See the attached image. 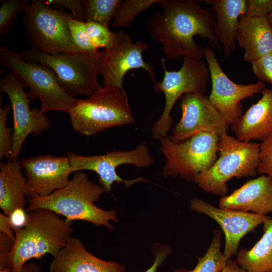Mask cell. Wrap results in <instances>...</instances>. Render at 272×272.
<instances>
[{
    "mask_svg": "<svg viewBox=\"0 0 272 272\" xmlns=\"http://www.w3.org/2000/svg\"><path fill=\"white\" fill-rule=\"evenodd\" d=\"M200 2L160 0L158 4L162 12H155L148 18L149 34L161 44L165 59H202L204 47L194 41L197 36L208 40L212 47H220L216 36L215 15Z\"/></svg>",
    "mask_w": 272,
    "mask_h": 272,
    "instance_id": "1",
    "label": "cell"
},
{
    "mask_svg": "<svg viewBox=\"0 0 272 272\" xmlns=\"http://www.w3.org/2000/svg\"><path fill=\"white\" fill-rule=\"evenodd\" d=\"M104 192L105 190L100 184L91 181L85 172L78 171L62 188L46 196L29 198L27 210L29 212L46 209L65 217L70 222L86 221L111 230L114 228L109 221L117 222L116 212L101 209L94 204Z\"/></svg>",
    "mask_w": 272,
    "mask_h": 272,
    "instance_id": "2",
    "label": "cell"
},
{
    "mask_svg": "<svg viewBox=\"0 0 272 272\" xmlns=\"http://www.w3.org/2000/svg\"><path fill=\"white\" fill-rule=\"evenodd\" d=\"M72 222L55 212L39 209L28 212L24 227L15 228L12 251L13 272L30 259L49 254L54 257L73 237Z\"/></svg>",
    "mask_w": 272,
    "mask_h": 272,
    "instance_id": "3",
    "label": "cell"
},
{
    "mask_svg": "<svg viewBox=\"0 0 272 272\" xmlns=\"http://www.w3.org/2000/svg\"><path fill=\"white\" fill-rule=\"evenodd\" d=\"M259 144L239 141L224 133L219 137V157L208 170L198 175L194 183L204 191L221 197L228 191L227 182L233 177L254 176L259 164Z\"/></svg>",
    "mask_w": 272,
    "mask_h": 272,
    "instance_id": "4",
    "label": "cell"
},
{
    "mask_svg": "<svg viewBox=\"0 0 272 272\" xmlns=\"http://www.w3.org/2000/svg\"><path fill=\"white\" fill-rule=\"evenodd\" d=\"M68 113L73 129L87 136L134 122L125 92L111 86H102L87 99H77Z\"/></svg>",
    "mask_w": 272,
    "mask_h": 272,
    "instance_id": "5",
    "label": "cell"
},
{
    "mask_svg": "<svg viewBox=\"0 0 272 272\" xmlns=\"http://www.w3.org/2000/svg\"><path fill=\"white\" fill-rule=\"evenodd\" d=\"M23 59L44 64L56 75L63 89L73 97L91 96L102 86L98 80L103 51L49 54L33 49L18 52Z\"/></svg>",
    "mask_w": 272,
    "mask_h": 272,
    "instance_id": "6",
    "label": "cell"
},
{
    "mask_svg": "<svg viewBox=\"0 0 272 272\" xmlns=\"http://www.w3.org/2000/svg\"><path fill=\"white\" fill-rule=\"evenodd\" d=\"M0 63L30 89L29 96L31 100H39L42 113L53 111L68 113L77 100L60 86L52 70L40 63L22 58L18 52L1 46Z\"/></svg>",
    "mask_w": 272,
    "mask_h": 272,
    "instance_id": "7",
    "label": "cell"
},
{
    "mask_svg": "<svg viewBox=\"0 0 272 272\" xmlns=\"http://www.w3.org/2000/svg\"><path fill=\"white\" fill-rule=\"evenodd\" d=\"M70 14L55 9L44 0H33L23 12L22 25L32 49L49 54L82 52L72 39Z\"/></svg>",
    "mask_w": 272,
    "mask_h": 272,
    "instance_id": "8",
    "label": "cell"
},
{
    "mask_svg": "<svg viewBox=\"0 0 272 272\" xmlns=\"http://www.w3.org/2000/svg\"><path fill=\"white\" fill-rule=\"evenodd\" d=\"M181 68L176 71H169L162 58L164 70L162 81L154 84L156 93H162L165 96V105L160 118L151 128L152 138L159 140L168 137L173 123L171 112L173 106L183 95L191 92L205 93L210 79L208 66L206 61L190 57H184Z\"/></svg>",
    "mask_w": 272,
    "mask_h": 272,
    "instance_id": "9",
    "label": "cell"
},
{
    "mask_svg": "<svg viewBox=\"0 0 272 272\" xmlns=\"http://www.w3.org/2000/svg\"><path fill=\"white\" fill-rule=\"evenodd\" d=\"M219 140L217 134L208 132L198 133L181 143H174L168 137L160 139L159 149L166 159L163 176L194 181L217 159Z\"/></svg>",
    "mask_w": 272,
    "mask_h": 272,
    "instance_id": "10",
    "label": "cell"
},
{
    "mask_svg": "<svg viewBox=\"0 0 272 272\" xmlns=\"http://www.w3.org/2000/svg\"><path fill=\"white\" fill-rule=\"evenodd\" d=\"M70 161L71 172L90 170L99 175V181L106 193L111 191L112 185L123 183L126 187L139 182H148L142 177L125 180L117 173V168L122 165H132L137 168H147L155 163V159L145 143L139 144L129 151L114 150L101 155L81 156L73 152L66 155Z\"/></svg>",
    "mask_w": 272,
    "mask_h": 272,
    "instance_id": "11",
    "label": "cell"
},
{
    "mask_svg": "<svg viewBox=\"0 0 272 272\" xmlns=\"http://www.w3.org/2000/svg\"><path fill=\"white\" fill-rule=\"evenodd\" d=\"M25 87L11 72L0 80V91L9 97L13 113V144L8 160L18 158L29 134L39 135L50 126L48 117L40 109H30L31 99L25 92Z\"/></svg>",
    "mask_w": 272,
    "mask_h": 272,
    "instance_id": "12",
    "label": "cell"
},
{
    "mask_svg": "<svg viewBox=\"0 0 272 272\" xmlns=\"http://www.w3.org/2000/svg\"><path fill=\"white\" fill-rule=\"evenodd\" d=\"M149 47L143 41H133L124 31L115 32L113 44L103 51L100 75L103 86H114L125 92L123 79L131 70L142 69L157 82L154 67L145 61L143 53Z\"/></svg>",
    "mask_w": 272,
    "mask_h": 272,
    "instance_id": "13",
    "label": "cell"
},
{
    "mask_svg": "<svg viewBox=\"0 0 272 272\" xmlns=\"http://www.w3.org/2000/svg\"><path fill=\"white\" fill-rule=\"evenodd\" d=\"M179 107L181 117L168 137L174 143L184 142L200 132L220 137L227 133L230 126L205 93L185 94L180 98Z\"/></svg>",
    "mask_w": 272,
    "mask_h": 272,
    "instance_id": "14",
    "label": "cell"
},
{
    "mask_svg": "<svg viewBox=\"0 0 272 272\" xmlns=\"http://www.w3.org/2000/svg\"><path fill=\"white\" fill-rule=\"evenodd\" d=\"M203 57L212 82L209 99L231 126L242 115L241 101L261 93L265 84L259 81L241 85L232 81L222 70L214 50L207 46L204 47Z\"/></svg>",
    "mask_w": 272,
    "mask_h": 272,
    "instance_id": "15",
    "label": "cell"
},
{
    "mask_svg": "<svg viewBox=\"0 0 272 272\" xmlns=\"http://www.w3.org/2000/svg\"><path fill=\"white\" fill-rule=\"evenodd\" d=\"M189 208L194 212L207 215L219 225L225 235L223 253L227 261L236 255L241 239L270 218L253 213L217 208L197 197L190 200Z\"/></svg>",
    "mask_w": 272,
    "mask_h": 272,
    "instance_id": "16",
    "label": "cell"
},
{
    "mask_svg": "<svg viewBox=\"0 0 272 272\" xmlns=\"http://www.w3.org/2000/svg\"><path fill=\"white\" fill-rule=\"evenodd\" d=\"M29 198L44 196L64 187L69 181L71 165L68 157L51 155L23 158Z\"/></svg>",
    "mask_w": 272,
    "mask_h": 272,
    "instance_id": "17",
    "label": "cell"
},
{
    "mask_svg": "<svg viewBox=\"0 0 272 272\" xmlns=\"http://www.w3.org/2000/svg\"><path fill=\"white\" fill-rule=\"evenodd\" d=\"M219 207L266 216L272 212V179L265 175L247 181L228 195L221 197Z\"/></svg>",
    "mask_w": 272,
    "mask_h": 272,
    "instance_id": "18",
    "label": "cell"
},
{
    "mask_svg": "<svg viewBox=\"0 0 272 272\" xmlns=\"http://www.w3.org/2000/svg\"><path fill=\"white\" fill-rule=\"evenodd\" d=\"M49 272H126L124 266L101 259L88 252L78 238L72 237L56 256Z\"/></svg>",
    "mask_w": 272,
    "mask_h": 272,
    "instance_id": "19",
    "label": "cell"
},
{
    "mask_svg": "<svg viewBox=\"0 0 272 272\" xmlns=\"http://www.w3.org/2000/svg\"><path fill=\"white\" fill-rule=\"evenodd\" d=\"M259 100L231 125L240 141H262L272 133V88H265Z\"/></svg>",
    "mask_w": 272,
    "mask_h": 272,
    "instance_id": "20",
    "label": "cell"
},
{
    "mask_svg": "<svg viewBox=\"0 0 272 272\" xmlns=\"http://www.w3.org/2000/svg\"><path fill=\"white\" fill-rule=\"evenodd\" d=\"M236 42L244 51V61L250 64L272 52V30L267 16H241L236 31Z\"/></svg>",
    "mask_w": 272,
    "mask_h": 272,
    "instance_id": "21",
    "label": "cell"
},
{
    "mask_svg": "<svg viewBox=\"0 0 272 272\" xmlns=\"http://www.w3.org/2000/svg\"><path fill=\"white\" fill-rule=\"evenodd\" d=\"M215 15L216 36L223 53L229 57L236 48V34L241 16L245 15L246 0H205Z\"/></svg>",
    "mask_w": 272,
    "mask_h": 272,
    "instance_id": "22",
    "label": "cell"
},
{
    "mask_svg": "<svg viewBox=\"0 0 272 272\" xmlns=\"http://www.w3.org/2000/svg\"><path fill=\"white\" fill-rule=\"evenodd\" d=\"M18 158L0 163V208L9 216L17 209H24L28 195L26 179Z\"/></svg>",
    "mask_w": 272,
    "mask_h": 272,
    "instance_id": "23",
    "label": "cell"
},
{
    "mask_svg": "<svg viewBox=\"0 0 272 272\" xmlns=\"http://www.w3.org/2000/svg\"><path fill=\"white\" fill-rule=\"evenodd\" d=\"M263 234L250 249L242 248L236 261L246 272H272V218L263 223Z\"/></svg>",
    "mask_w": 272,
    "mask_h": 272,
    "instance_id": "24",
    "label": "cell"
},
{
    "mask_svg": "<svg viewBox=\"0 0 272 272\" xmlns=\"http://www.w3.org/2000/svg\"><path fill=\"white\" fill-rule=\"evenodd\" d=\"M221 231L216 230L207 251L203 256L198 258L197 263L193 269L180 268L173 272H221L227 262L223 253L221 252Z\"/></svg>",
    "mask_w": 272,
    "mask_h": 272,
    "instance_id": "25",
    "label": "cell"
},
{
    "mask_svg": "<svg viewBox=\"0 0 272 272\" xmlns=\"http://www.w3.org/2000/svg\"><path fill=\"white\" fill-rule=\"evenodd\" d=\"M121 0H83L84 22H93L109 28Z\"/></svg>",
    "mask_w": 272,
    "mask_h": 272,
    "instance_id": "26",
    "label": "cell"
},
{
    "mask_svg": "<svg viewBox=\"0 0 272 272\" xmlns=\"http://www.w3.org/2000/svg\"><path fill=\"white\" fill-rule=\"evenodd\" d=\"M160 0H121L112 24L113 28H125L132 25L143 11Z\"/></svg>",
    "mask_w": 272,
    "mask_h": 272,
    "instance_id": "27",
    "label": "cell"
},
{
    "mask_svg": "<svg viewBox=\"0 0 272 272\" xmlns=\"http://www.w3.org/2000/svg\"><path fill=\"white\" fill-rule=\"evenodd\" d=\"M0 7V36L8 34L12 29L16 16L24 12L31 1L3 0Z\"/></svg>",
    "mask_w": 272,
    "mask_h": 272,
    "instance_id": "28",
    "label": "cell"
},
{
    "mask_svg": "<svg viewBox=\"0 0 272 272\" xmlns=\"http://www.w3.org/2000/svg\"><path fill=\"white\" fill-rule=\"evenodd\" d=\"M68 23L73 41L82 52L97 54L100 52L88 35L86 22L75 19L71 14Z\"/></svg>",
    "mask_w": 272,
    "mask_h": 272,
    "instance_id": "29",
    "label": "cell"
},
{
    "mask_svg": "<svg viewBox=\"0 0 272 272\" xmlns=\"http://www.w3.org/2000/svg\"><path fill=\"white\" fill-rule=\"evenodd\" d=\"M3 96L0 98V159L10 158L13 144V129L7 126L8 116L12 108L11 104L2 107Z\"/></svg>",
    "mask_w": 272,
    "mask_h": 272,
    "instance_id": "30",
    "label": "cell"
},
{
    "mask_svg": "<svg viewBox=\"0 0 272 272\" xmlns=\"http://www.w3.org/2000/svg\"><path fill=\"white\" fill-rule=\"evenodd\" d=\"M86 26L91 41L98 49H105L113 44L115 32H111L109 28L93 22H86Z\"/></svg>",
    "mask_w": 272,
    "mask_h": 272,
    "instance_id": "31",
    "label": "cell"
},
{
    "mask_svg": "<svg viewBox=\"0 0 272 272\" xmlns=\"http://www.w3.org/2000/svg\"><path fill=\"white\" fill-rule=\"evenodd\" d=\"M258 174L265 175L272 179V133L259 144Z\"/></svg>",
    "mask_w": 272,
    "mask_h": 272,
    "instance_id": "32",
    "label": "cell"
},
{
    "mask_svg": "<svg viewBox=\"0 0 272 272\" xmlns=\"http://www.w3.org/2000/svg\"><path fill=\"white\" fill-rule=\"evenodd\" d=\"M251 65L252 72L258 80L272 86V52L254 61Z\"/></svg>",
    "mask_w": 272,
    "mask_h": 272,
    "instance_id": "33",
    "label": "cell"
},
{
    "mask_svg": "<svg viewBox=\"0 0 272 272\" xmlns=\"http://www.w3.org/2000/svg\"><path fill=\"white\" fill-rule=\"evenodd\" d=\"M245 15L252 17H267L272 10V0H246Z\"/></svg>",
    "mask_w": 272,
    "mask_h": 272,
    "instance_id": "34",
    "label": "cell"
},
{
    "mask_svg": "<svg viewBox=\"0 0 272 272\" xmlns=\"http://www.w3.org/2000/svg\"><path fill=\"white\" fill-rule=\"evenodd\" d=\"M49 5L66 8L76 19L84 22L82 0H44Z\"/></svg>",
    "mask_w": 272,
    "mask_h": 272,
    "instance_id": "35",
    "label": "cell"
},
{
    "mask_svg": "<svg viewBox=\"0 0 272 272\" xmlns=\"http://www.w3.org/2000/svg\"><path fill=\"white\" fill-rule=\"evenodd\" d=\"M171 250L170 248L166 245H155L153 248L155 258L154 263L145 272H156L159 266L165 260Z\"/></svg>",
    "mask_w": 272,
    "mask_h": 272,
    "instance_id": "36",
    "label": "cell"
},
{
    "mask_svg": "<svg viewBox=\"0 0 272 272\" xmlns=\"http://www.w3.org/2000/svg\"><path fill=\"white\" fill-rule=\"evenodd\" d=\"M27 214L24 209H17L13 211L9 216L13 228H22L25 225ZM14 231V230H13Z\"/></svg>",
    "mask_w": 272,
    "mask_h": 272,
    "instance_id": "37",
    "label": "cell"
},
{
    "mask_svg": "<svg viewBox=\"0 0 272 272\" xmlns=\"http://www.w3.org/2000/svg\"><path fill=\"white\" fill-rule=\"evenodd\" d=\"M9 216L5 214H0V232L9 237L14 241L15 234Z\"/></svg>",
    "mask_w": 272,
    "mask_h": 272,
    "instance_id": "38",
    "label": "cell"
},
{
    "mask_svg": "<svg viewBox=\"0 0 272 272\" xmlns=\"http://www.w3.org/2000/svg\"><path fill=\"white\" fill-rule=\"evenodd\" d=\"M221 272H246L242 268L236 260L232 259L227 261V263Z\"/></svg>",
    "mask_w": 272,
    "mask_h": 272,
    "instance_id": "39",
    "label": "cell"
},
{
    "mask_svg": "<svg viewBox=\"0 0 272 272\" xmlns=\"http://www.w3.org/2000/svg\"><path fill=\"white\" fill-rule=\"evenodd\" d=\"M15 272H42V270L38 264L27 262L19 270Z\"/></svg>",
    "mask_w": 272,
    "mask_h": 272,
    "instance_id": "40",
    "label": "cell"
},
{
    "mask_svg": "<svg viewBox=\"0 0 272 272\" xmlns=\"http://www.w3.org/2000/svg\"><path fill=\"white\" fill-rule=\"evenodd\" d=\"M0 272H13V267L10 266L0 268Z\"/></svg>",
    "mask_w": 272,
    "mask_h": 272,
    "instance_id": "41",
    "label": "cell"
},
{
    "mask_svg": "<svg viewBox=\"0 0 272 272\" xmlns=\"http://www.w3.org/2000/svg\"><path fill=\"white\" fill-rule=\"evenodd\" d=\"M267 19H268V21L270 25V26L272 30V10L270 12V13L268 15Z\"/></svg>",
    "mask_w": 272,
    "mask_h": 272,
    "instance_id": "42",
    "label": "cell"
}]
</instances>
